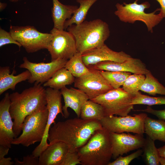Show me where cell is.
<instances>
[{
	"label": "cell",
	"instance_id": "cell-5",
	"mask_svg": "<svg viewBox=\"0 0 165 165\" xmlns=\"http://www.w3.org/2000/svg\"><path fill=\"white\" fill-rule=\"evenodd\" d=\"M138 0L128 4L117 3L116 5V10L114 14L121 21L124 22L134 24L137 21H142L146 25L148 31L152 33L153 28L163 18L160 13L155 14L156 12L160 11V8H157L151 13H146L145 10L150 7V4L145 1L138 4L137 3Z\"/></svg>",
	"mask_w": 165,
	"mask_h": 165
},
{
	"label": "cell",
	"instance_id": "cell-1",
	"mask_svg": "<svg viewBox=\"0 0 165 165\" xmlns=\"http://www.w3.org/2000/svg\"><path fill=\"white\" fill-rule=\"evenodd\" d=\"M103 128L100 121L74 118L55 123L50 128L49 144L61 141L68 147V151L77 152L97 130Z\"/></svg>",
	"mask_w": 165,
	"mask_h": 165
},
{
	"label": "cell",
	"instance_id": "cell-3",
	"mask_svg": "<svg viewBox=\"0 0 165 165\" xmlns=\"http://www.w3.org/2000/svg\"><path fill=\"white\" fill-rule=\"evenodd\" d=\"M67 29L75 38L77 52L82 54L104 44L110 34L108 24L99 19L84 20Z\"/></svg>",
	"mask_w": 165,
	"mask_h": 165
},
{
	"label": "cell",
	"instance_id": "cell-28",
	"mask_svg": "<svg viewBox=\"0 0 165 165\" xmlns=\"http://www.w3.org/2000/svg\"><path fill=\"white\" fill-rule=\"evenodd\" d=\"M145 78L140 90L153 96L156 94L165 95V87L160 83L149 71Z\"/></svg>",
	"mask_w": 165,
	"mask_h": 165
},
{
	"label": "cell",
	"instance_id": "cell-14",
	"mask_svg": "<svg viewBox=\"0 0 165 165\" xmlns=\"http://www.w3.org/2000/svg\"><path fill=\"white\" fill-rule=\"evenodd\" d=\"M112 157L114 159L130 151L142 148L145 141L143 134L110 133Z\"/></svg>",
	"mask_w": 165,
	"mask_h": 165
},
{
	"label": "cell",
	"instance_id": "cell-40",
	"mask_svg": "<svg viewBox=\"0 0 165 165\" xmlns=\"http://www.w3.org/2000/svg\"><path fill=\"white\" fill-rule=\"evenodd\" d=\"M158 150L160 156L165 158V145L158 148Z\"/></svg>",
	"mask_w": 165,
	"mask_h": 165
},
{
	"label": "cell",
	"instance_id": "cell-30",
	"mask_svg": "<svg viewBox=\"0 0 165 165\" xmlns=\"http://www.w3.org/2000/svg\"><path fill=\"white\" fill-rule=\"evenodd\" d=\"M145 78V75H130L125 80L122 88L126 92L134 96L140 90Z\"/></svg>",
	"mask_w": 165,
	"mask_h": 165
},
{
	"label": "cell",
	"instance_id": "cell-9",
	"mask_svg": "<svg viewBox=\"0 0 165 165\" xmlns=\"http://www.w3.org/2000/svg\"><path fill=\"white\" fill-rule=\"evenodd\" d=\"M147 115L144 113L117 116H105L100 121L102 127L109 133L132 132L143 134L145 133L144 121Z\"/></svg>",
	"mask_w": 165,
	"mask_h": 165
},
{
	"label": "cell",
	"instance_id": "cell-36",
	"mask_svg": "<svg viewBox=\"0 0 165 165\" xmlns=\"http://www.w3.org/2000/svg\"><path fill=\"white\" fill-rule=\"evenodd\" d=\"M136 111L148 112L156 116L160 119L165 120V109L162 110H156L153 109L150 106H148L145 109Z\"/></svg>",
	"mask_w": 165,
	"mask_h": 165
},
{
	"label": "cell",
	"instance_id": "cell-26",
	"mask_svg": "<svg viewBox=\"0 0 165 165\" xmlns=\"http://www.w3.org/2000/svg\"><path fill=\"white\" fill-rule=\"evenodd\" d=\"M82 54L81 53L77 52L72 58L68 60L64 67L75 78L86 74L90 70L84 64Z\"/></svg>",
	"mask_w": 165,
	"mask_h": 165
},
{
	"label": "cell",
	"instance_id": "cell-41",
	"mask_svg": "<svg viewBox=\"0 0 165 165\" xmlns=\"http://www.w3.org/2000/svg\"><path fill=\"white\" fill-rule=\"evenodd\" d=\"M7 6L6 3L0 2V10L1 11L4 10Z\"/></svg>",
	"mask_w": 165,
	"mask_h": 165
},
{
	"label": "cell",
	"instance_id": "cell-18",
	"mask_svg": "<svg viewBox=\"0 0 165 165\" xmlns=\"http://www.w3.org/2000/svg\"><path fill=\"white\" fill-rule=\"evenodd\" d=\"M60 91L64 101V105L62 106L64 117L66 119L69 116L68 109L69 107L74 111L77 117L80 118L82 105L89 99L87 95L79 89L72 87L68 88L65 86Z\"/></svg>",
	"mask_w": 165,
	"mask_h": 165
},
{
	"label": "cell",
	"instance_id": "cell-19",
	"mask_svg": "<svg viewBox=\"0 0 165 165\" xmlns=\"http://www.w3.org/2000/svg\"><path fill=\"white\" fill-rule=\"evenodd\" d=\"M49 145L38 157L39 165H61L68 152V146L61 141Z\"/></svg>",
	"mask_w": 165,
	"mask_h": 165
},
{
	"label": "cell",
	"instance_id": "cell-37",
	"mask_svg": "<svg viewBox=\"0 0 165 165\" xmlns=\"http://www.w3.org/2000/svg\"><path fill=\"white\" fill-rule=\"evenodd\" d=\"M11 160L12 159L10 157H4L0 159V165H12L14 164L15 163Z\"/></svg>",
	"mask_w": 165,
	"mask_h": 165
},
{
	"label": "cell",
	"instance_id": "cell-27",
	"mask_svg": "<svg viewBox=\"0 0 165 165\" xmlns=\"http://www.w3.org/2000/svg\"><path fill=\"white\" fill-rule=\"evenodd\" d=\"M142 148L143 152L142 156L146 165H160V156L158 148L155 146V141L147 136Z\"/></svg>",
	"mask_w": 165,
	"mask_h": 165
},
{
	"label": "cell",
	"instance_id": "cell-32",
	"mask_svg": "<svg viewBox=\"0 0 165 165\" xmlns=\"http://www.w3.org/2000/svg\"><path fill=\"white\" fill-rule=\"evenodd\" d=\"M143 150L138 149L136 151L126 156H121L118 157L112 162H110L108 165H128L134 159L141 155Z\"/></svg>",
	"mask_w": 165,
	"mask_h": 165
},
{
	"label": "cell",
	"instance_id": "cell-42",
	"mask_svg": "<svg viewBox=\"0 0 165 165\" xmlns=\"http://www.w3.org/2000/svg\"><path fill=\"white\" fill-rule=\"evenodd\" d=\"M159 162L160 164L161 165H165V158L160 156L159 159Z\"/></svg>",
	"mask_w": 165,
	"mask_h": 165
},
{
	"label": "cell",
	"instance_id": "cell-22",
	"mask_svg": "<svg viewBox=\"0 0 165 165\" xmlns=\"http://www.w3.org/2000/svg\"><path fill=\"white\" fill-rule=\"evenodd\" d=\"M144 131L150 138L165 142V121L156 119L147 116L144 121Z\"/></svg>",
	"mask_w": 165,
	"mask_h": 165
},
{
	"label": "cell",
	"instance_id": "cell-23",
	"mask_svg": "<svg viewBox=\"0 0 165 165\" xmlns=\"http://www.w3.org/2000/svg\"><path fill=\"white\" fill-rule=\"evenodd\" d=\"M75 78L71 72L64 67L57 71L50 79L43 84V86L60 90L74 83Z\"/></svg>",
	"mask_w": 165,
	"mask_h": 165
},
{
	"label": "cell",
	"instance_id": "cell-24",
	"mask_svg": "<svg viewBox=\"0 0 165 165\" xmlns=\"http://www.w3.org/2000/svg\"><path fill=\"white\" fill-rule=\"evenodd\" d=\"M105 116V111L102 106L89 99L82 105L80 118L84 119H95L100 121Z\"/></svg>",
	"mask_w": 165,
	"mask_h": 165
},
{
	"label": "cell",
	"instance_id": "cell-7",
	"mask_svg": "<svg viewBox=\"0 0 165 165\" xmlns=\"http://www.w3.org/2000/svg\"><path fill=\"white\" fill-rule=\"evenodd\" d=\"M134 96L120 87L113 89L91 100L102 106L105 116L114 115L124 116L133 109L132 100Z\"/></svg>",
	"mask_w": 165,
	"mask_h": 165
},
{
	"label": "cell",
	"instance_id": "cell-10",
	"mask_svg": "<svg viewBox=\"0 0 165 165\" xmlns=\"http://www.w3.org/2000/svg\"><path fill=\"white\" fill-rule=\"evenodd\" d=\"M50 33L52 36L47 49L51 61L59 59L69 60L77 52L75 38L69 32L53 28Z\"/></svg>",
	"mask_w": 165,
	"mask_h": 165
},
{
	"label": "cell",
	"instance_id": "cell-17",
	"mask_svg": "<svg viewBox=\"0 0 165 165\" xmlns=\"http://www.w3.org/2000/svg\"><path fill=\"white\" fill-rule=\"evenodd\" d=\"M9 93H6L0 102V145L11 147L15 138L13 122L9 112L10 101Z\"/></svg>",
	"mask_w": 165,
	"mask_h": 165
},
{
	"label": "cell",
	"instance_id": "cell-39",
	"mask_svg": "<svg viewBox=\"0 0 165 165\" xmlns=\"http://www.w3.org/2000/svg\"><path fill=\"white\" fill-rule=\"evenodd\" d=\"M9 148L0 145V159L5 157L8 154Z\"/></svg>",
	"mask_w": 165,
	"mask_h": 165
},
{
	"label": "cell",
	"instance_id": "cell-13",
	"mask_svg": "<svg viewBox=\"0 0 165 165\" xmlns=\"http://www.w3.org/2000/svg\"><path fill=\"white\" fill-rule=\"evenodd\" d=\"M75 87L86 94L91 100L113 89L98 70L90 69L86 74L75 78Z\"/></svg>",
	"mask_w": 165,
	"mask_h": 165
},
{
	"label": "cell",
	"instance_id": "cell-35",
	"mask_svg": "<svg viewBox=\"0 0 165 165\" xmlns=\"http://www.w3.org/2000/svg\"><path fill=\"white\" fill-rule=\"evenodd\" d=\"M15 165H39L38 157L34 156L32 154L23 157L22 161H19L18 159L15 158Z\"/></svg>",
	"mask_w": 165,
	"mask_h": 165
},
{
	"label": "cell",
	"instance_id": "cell-38",
	"mask_svg": "<svg viewBox=\"0 0 165 165\" xmlns=\"http://www.w3.org/2000/svg\"><path fill=\"white\" fill-rule=\"evenodd\" d=\"M160 4L161 8L160 13L163 18H165V0H156Z\"/></svg>",
	"mask_w": 165,
	"mask_h": 165
},
{
	"label": "cell",
	"instance_id": "cell-34",
	"mask_svg": "<svg viewBox=\"0 0 165 165\" xmlns=\"http://www.w3.org/2000/svg\"><path fill=\"white\" fill-rule=\"evenodd\" d=\"M81 163L77 152L68 151L61 165H76Z\"/></svg>",
	"mask_w": 165,
	"mask_h": 165
},
{
	"label": "cell",
	"instance_id": "cell-11",
	"mask_svg": "<svg viewBox=\"0 0 165 165\" xmlns=\"http://www.w3.org/2000/svg\"><path fill=\"white\" fill-rule=\"evenodd\" d=\"M23 62L19 67L28 70L31 76L28 82L34 85L43 84L50 79L54 73L64 67L68 60L59 59L49 63H34L30 61L26 57L23 59Z\"/></svg>",
	"mask_w": 165,
	"mask_h": 165
},
{
	"label": "cell",
	"instance_id": "cell-12",
	"mask_svg": "<svg viewBox=\"0 0 165 165\" xmlns=\"http://www.w3.org/2000/svg\"><path fill=\"white\" fill-rule=\"evenodd\" d=\"M46 106L48 110V116L45 132L42 139L34 150L32 154L38 157L41 153L49 145L47 142L49 131L51 125L55 123V120L59 113L64 116L62 111L61 91L60 90L50 87L46 89Z\"/></svg>",
	"mask_w": 165,
	"mask_h": 165
},
{
	"label": "cell",
	"instance_id": "cell-20",
	"mask_svg": "<svg viewBox=\"0 0 165 165\" xmlns=\"http://www.w3.org/2000/svg\"><path fill=\"white\" fill-rule=\"evenodd\" d=\"M15 72L14 69L10 74L9 66L0 67V95L8 89L15 90L18 83L28 80L31 76L30 73L28 70L14 75Z\"/></svg>",
	"mask_w": 165,
	"mask_h": 165
},
{
	"label": "cell",
	"instance_id": "cell-8",
	"mask_svg": "<svg viewBox=\"0 0 165 165\" xmlns=\"http://www.w3.org/2000/svg\"><path fill=\"white\" fill-rule=\"evenodd\" d=\"M9 32L28 53L47 49L52 36L51 33L40 32L31 26H11Z\"/></svg>",
	"mask_w": 165,
	"mask_h": 165
},
{
	"label": "cell",
	"instance_id": "cell-16",
	"mask_svg": "<svg viewBox=\"0 0 165 165\" xmlns=\"http://www.w3.org/2000/svg\"><path fill=\"white\" fill-rule=\"evenodd\" d=\"M87 67L99 71L128 72L145 75L150 71L141 60L132 57L123 62L104 61Z\"/></svg>",
	"mask_w": 165,
	"mask_h": 165
},
{
	"label": "cell",
	"instance_id": "cell-2",
	"mask_svg": "<svg viewBox=\"0 0 165 165\" xmlns=\"http://www.w3.org/2000/svg\"><path fill=\"white\" fill-rule=\"evenodd\" d=\"M40 84L34 85L21 93L10 94L9 112L13 120V130L15 138L22 132L26 118L47 105L46 89Z\"/></svg>",
	"mask_w": 165,
	"mask_h": 165
},
{
	"label": "cell",
	"instance_id": "cell-25",
	"mask_svg": "<svg viewBox=\"0 0 165 165\" xmlns=\"http://www.w3.org/2000/svg\"><path fill=\"white\" fill-rule=\"evenodd\" d=\"M97 0H76V2L79 4V6L71 18L66 20L64 25V29H66L72 24L78 25L83 22L85 20L89 10Z\"/></svg>",
	"mask_w": 165,
	"mask_h": 165
},
{
	"label": "cell",
	"instance_id": "cell-43",
	"mask_svg": "<svg viewBox=\"0 0 165 165\" xmlns=\"http://www.w3.org/2000/svg\"><path fill=\"white\" fill-rule=\"evenodd\" d=\"M20 0H9L10 2H16Z\"/></svg>",
	"mask_w": 165,
	"mask_h": 165
},
{
	"label": "cell",
	"instance_id": "cell-15",
	"mask_svg": "<svg viewBox=\"0 0 165 165\" xmlns=\"http://www.w3.org/2000/svg\"><path fill=\"white\" fill-rule=\"evenodd\" d=\"M82 56L84 64L87 67L104 61L123 62L131 57L123 51H113L105 44L82 53Z\"/></svg>",
	"mask_w": 165,
	"mask_h": 165
},
{
	"label": "cell",
	"instance_id": "cell-21",
	"mask_svg": "<svg viewBox=\"0 0 165 165\" xmlns=\"http://www.w3.org/2000/svg\"><path fill=\"white\" fill-rule=\"evenodd\" d=\"M52 16L54 28L63 30L67 19L71 18L79 7L77 6L63 4L58 0H52Z\"/></svg>",
	"mask_w": 165,
	"mask_h": 165
},
{
	"label": "cell",
	"instance_id": "cell-31",
	"mask_svg": "<svg viewBox=\"0 0 165 165\" xmlns=\"http://www.w3.org/2000/svg\"><path fill=\"white\" fill-rule=\"evenodd\" d=\"M132 104L144 105L148 106L165 105V97H152L144 95L139 92L133 97Z\"/></svg>",
	"mask_w": 165,
	"mask_h": 165
},
{
	"label": "cell",
	"instance_id": "cell-6",
	"mask_svg": "<svg viewBox=\"0 0 165 165\" xmlns=\"http://www.w3.org/2000/svg\"><path fill=\"white\" fill-rule=\"evenodd\" d=\"M48 116L46 106L28 116L25 119L22 132L12 142V145L28 147L42 141L46 128Z\"/></svg>",
	"mask_w": 165,
	"mask_h": 165
},
{
	"label": "cell",
	"instance_id": "cell-33",
	"mask_svg": "<svg viewBox=\"0 0 165 165\" xmlns=\"http://www.w3.org/2000/svg\"><path fill=\"white\" fill-rule=\"evenodd\" d=\"M9 44H14L18 46L19 48L22 46L13 37L10 32H8L1 28H0V47Z\"/></svg>",
	"mask_w": 165,
	"mask_h": 165
},
{
	"label": "cell",
	"instance_id": "cell-4",
	"mask_svg": "<svg viewBox=\"0 0 165 165\" xmlns=\"http://www.w3.org/2000/svg\"><path fill=\"white\" fill-rule=\"evenodd\" d=\"M82 165H108L112 156L110 133L105 129L97 130L77 152Z\"/></svg>",
	"mask_w": 165,
	"mask_h": 165
},
{
	"label": "cell",
	"instance_id": "cell-29",
	"mask_svg": "<svg viewBox=\"0 0 165 165\" xmlns=\"http://www.w3.org/2000/svg\"><path fill=\"white\" fill-rule=\"evenodd\" d=\"M99 71L103 77L115 89L120 88L127 78L131 75V73L128 72Z\"/></svg>",
	"mask_w": 165,
	"mask_h": 165
}]
</instances>
